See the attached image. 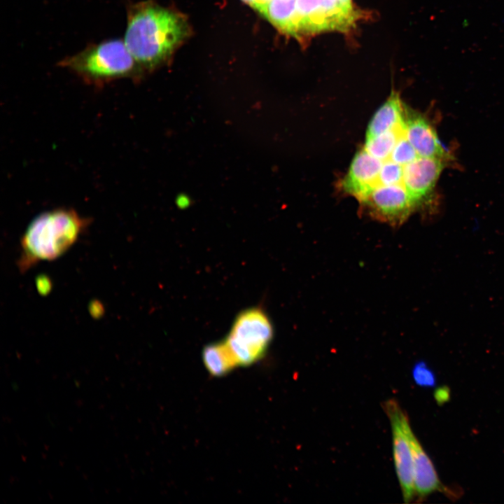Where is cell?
<instances>
[{
  "instance_id": "5bb4252c",
  "label": "cell",
  "mask_w": 504,
  "mask_h": 504,
  "mask_svg": "<svg viewBox=\"0 0 504 504\" xmlns=\"http://www.w3.org/2000/svg\"><path fill=\"white\" fill-rule=\"evenodd\" d=\"M202 360L208 372L217 377L227 374L237 365L225 341L207 345L202 351Z\"/></svg>"
},
{
  "instance_id": "603a6c76",
  "label": "cell",
  "mask_w": 504,
  "mask_h": 504,
  "mask_svg": "<svg viewBox=\"0 0 504 504\" xmlns=\"http://www.w3.org/2000/svg\"><path fill=\"white\" fill-rule=\"evenodd\" d=\"M244 3L247 4L248 6H251L253 0H241Z\"/></svg>"
},
{
  "instance_id": "7a4b0ae2",
  "label": "cell",
  "mask_w": 504,
  "mask_h": 504,
  "mask_svg": "<svg viewBox=\"0 0 504 504\" xmlns=\"http://www.w3.org/2000/svg\"><path fill=\"white\" fill-rule=\"evenodd\" d=\"M88 223L71 209H56L38 214L22 237L19 269L24 272L39 262L61 257L78 239Z\"/></svg>"
},
{
  "instance_id": "8992f818",
  "label": "cell",
  "mask_w": 504,
  "mask_h": 504,
  "mask_svg": "<svg viewBox=\"0 0 504 504\" xmlns=\"http://www.w3.org/2000/svg\"><path fill=\"white\" fill-rule=\"evenodd\" d=\"M383 407L391 426L393 454L396 475L403 500L405 503H408L415 496L412 452L405 428V422L408 417L394 399L386 400Z\"/></svg>"
},
{
  "instance_id": "30bf717a",
  "label": "cell",
  "mask_w": 504,
  "mask_h": 504,
  "mask_svg": "<svg viewBox=\"0 0 504 504\" xmlns=\"http://www.w3.org/2000/svg\"><path fill=\"white\" fill-rule=\"evenodd\" d=\"M405 134L420 157L449 160L448 152L442 146L428 120L405 106Z\"/></svg>"
},
{
  "instance_id": "4fadbf2b",
  "label": "cell",
  "mask_w": 504,
  "mask_h": 504,
  "mask_svg": "<svg viewBox=\"0 0 504 504\" xmlns=\"http://www.w3.org/2000/svg\"><path fill=\"white\" fill-rule=\"evenodd\" d=\"M296 0H272L263 17L281 33L300 41Z\"/></svg>"
},
{
  "instance_id": "7c38bea8",
  "label": "cell",
  "mask_w": 504,
  "mask_h": 504,
  "mask_svg": "<svg viewBox=\"0 0 504 504\" xmlns=\"http://www.w3.org/2000/svg\"><path fill=\"white\" fill-rule=\"evenodd\" d=\"M405 117V105L398 92L393 90L387 100L371 118L366 138L382 134L400 123Z\"/></svg>"
},
{
  "instance_id": "9c48e42d",
  "label": "cell",
  "mask_w": 504,
  "mask_h": 504,
  "mask_svg": "<svg viewBox=\"0 0 504 504\" xmlns=\"http://www.w3.org/2000/svg\"><path fill=\"white\" fill-rule=\"evenodd\" d=\"M382 164L381 160L362 148L354 155L342 180V190L359 201L377 186Z\"/></svg>"
},
{
  "instance_id": "d6986e66",
  "label": "cell",
  "mask_w": 504,
  "mask_h": 504,
  "mask_svg": "<svg viewBox=\"0 0 504 504\" xmlns=\"http://www.w3.org/2000/svg\"><path fill=\"white\" fill-rule=\"evenodd\" d=\"M36 287L40 293L46 295L50 290V280L46 276H39L36 279Z\"/></svg>"
},
{
  "instance_id": "ba28073f",
  "label": "cell",
  "mask_w": 504,
  "mask_h": 504,
  "mask_svg": "<svg viewBox=\"0 0 504 504\" xmlns=\"http://www.w3.org/2000/svg\"><path fill=\"white\" fill-rule=\"evenodd\" d=\"M444 167V160L419 156L405 164L402 184L416 208L430 196Z\"/></svg>"
},
{
  "instance_id": "277c9868",
  "label": "cell",
  "mask_w": 504,
  "mask_h": 504,
  "mask_svg": "<svg viewBox=\"0 0 504 504\" xmlns=\"http://www.w3.org/2000/svg\"><path fill=\"white\" fill-rule=\"evenodd\" d=\"M273 336L267 315L260 309L241 312L225 340L237 365H248L262 357Z\"/></svg>"
},
{
  "instance_id": "6da1fadb",
  "label": "cell",
  "mask_w": 504,
  "mask_h": 504,
  "mask_svg": "<svg viewBox=\"0 0 504 504\" xmlns=\"http://www.w3.org/2000/svg\"><path fill=\"white\" fill-rule=\"evenodd\" d=\"M127 19L123 41L141 69L162 64L189 34L183 15L150 1L130 6Z\"/></svg>"
},
{
  "instance_id": "9a60e30c",
  "label": "cell",
  "mask_w": 504,
  "mask_h": 504,
  "mask_svg": "<svg viewBox=\"0 0 504 504\" xmlns=\"http://www.w3.org/2000/svg\"><path fill=\"white\" fill-rule=\"evenodd\" d=\"M405 130L404 120L393 128L373 137L366 138L363 148L372 156L384 160L388 158Z\"/></svg>"
},
{
  "instance_id": "ac0fdd59",
  "label": "cell",
  "mask_w": 504,
  "mask_h": 504,
  "mask_svg": "<svg viewBox=\"0 0 504 504\" xmlns=\"http://www.w3.org/2000/svg\"><path fill=\"white\" fill-rule=\"evenodd\" d=\"M412 377L420 386L430 387L435 384V374L424 362L419 361L414 365Z\"/></svg>"
},
{
  "instance_id": "52a82bcc",
  "label": "cell",
  "mask_w": 504,
  "mask_h": 504,
  "mask_svg": "<svg viewBox=\"0 0 504 504\" xmlns=\"http://www.w3.org/2000/svg\"><path fill=\"white\" fill-rule=\"evenodd\" d=\"M358 202L370 216L393 225L402 224L416 209L401 184L377 186Z\"/></svg>"
},
{
  "instance_id": "8fae6325",
  "label": "cell",
  "mask_w": 504,
  "mask_h": 504,
  "mask_svg": "<svg viewBox=\"0 0 504 504\" xmlns=\"http://www.w3.org/2000/svg\"><path fill=\"white\" fill-rule=\"evenodd\" d=\"M405 428L412 452L415 495L424 499L435 491L452 493L442 484L432 461L413 433L408 418Z\"/></svg>"
},
{
  "instance_id": "ffe728a7",
  "label": "cell",
  "mask_w": 504,
  "mask_h": 504,
  "mask_svg": "<svg viewBox=\"0 0 504 504\" xmlns=\"http://www.w3.org/2000/svg\"><path fill=\"white\" fill-rule=\"evenodd\" d=\"M272 0H253L251 7L263 16L265 10Z\"/></svg>"
},
{
  "instance_id": "2e32d148",
  "label": "cell",
  "mask_w": 504,
  "mask_h": 504,
  "mask_svg": "<svg viewBox=\"0 0 504 504\" xmlns=\"http://www.w3.org/2000/svg\"><path fill=\"white\" fill-rule=\"evenodd\" d=\"M382 164L378 176L377 186L402 184L404 166L388 158L382 160ZM374 189V188H373Z\"/></svg>"
},
{
  "instance_id": "44dd1931",
  "label": "cell",
  "mask_w": 504,
  "mask_h": 504,
  "mask_svg": "<svg viewBox=\"0 0 504 504\" xmlns=\"http://www.w3.org/2000/svg\"><path fill=\"white\" fill-rule=\"evenodd\" d=\"M191 203L190 198L186 194H180L176 199V204L178 208L185 209L188 207Z\"/></svg>"
},
{
  "instance_id": "3957f363",
  "label": "cell",
  "mask_w": 504,
  "mask_h": 504,
  "mask_svg": "<svg viewBox=\"0 0 504 504\" xmlns=\"http://www.w3.org/2000/svg\"><path fill=\"white\" fill-rule=\"evenodd\" d=\"M59 64L95 84L135 76L141 70L124 41L120 39L89 46L77 54L66 57Z\"/></svg>"
},
{
  "instance_id": "e0dca14e",
  "label": "cell",
  "mask_w": 504,
  "mask_h": 504,
  "mask_svg": "<svg viewBox=\"0 0 504 504\" xmlns=\"http://www.w3.org/2000/svg\"><path fill=\"white\" fill-rule=\"evenodd\" d=\"M418 157L419 155L406 137L405 130L404 133L398 139L391 153L389 155L388 158L395 162L405 165Z\"/></svg>"
},
{
  "instance_id": "5b68a950",
  "label": "cell",
  "mask_w": 504,
  "mask_h": 504,
  "mask_svg": "<svg viewBox=\"0 0 504 504\" xmlns=\"http://www.w3.org/2000/svg\"><path fill=\"white\" fill-rule=\"evenodd\" d=\"M300 41L326 31L346 32L365 17L360 10H351L340 0H296Z\"/></svg>"
},
{
  "instance_id": "7402d4cb",
  "label": "cell",
  "mask_w": 504,
  "mask_h": 504,
  "mask_svg": "<svg viewBox=\"0 0 504 504\" xmlns=\"http://www.w3.org/2000/svg\"><path fill=\"white\" fill-rule=\"evenodd\" d=\"M341 3L349 10H357L354 6L352 0H340Z\"/></svg>"
}]
</instances>
